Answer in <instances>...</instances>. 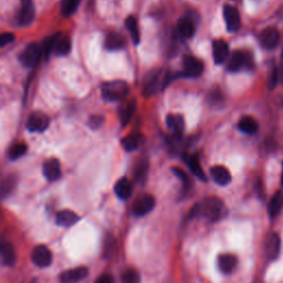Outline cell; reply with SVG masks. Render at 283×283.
Returning <instances> with one entry per match:
<instances>
[{"label":"cell","instance_id":"obj_19","mask_svg":"<svg viewBox=\"0 0 283 283\" xmlns=\"http://www.w3.org/2000/svg\"><path fill=\"white\" fill-rule=\"evenodd\" d=\"M125 38L117 32H111L105 38V48L108 51H117L123 49L125 46Z\"/></svg>","mask_w":283,"mask_h":283},{"label":"cell","instance_id":"obj_25","mask_svg":"<svg viewBox=\"0 0 283 283\" xmlns=\"http://www.w3.org/2000/svg\"><path fill=\"white\" fill-rule=\"evenodd\" d=\"M238 127H239L241 132L246 133V134L251 135V134H254V133H257L259 125L253 117L244 116V117H241L239 123H238Z\"/></svg>","mask_w":283,"mask_h":283},{"label":"cell","instance_id":"obj_6","mask_svg":"<svg viewBox=\"0 0 283 283\" xmlns=\"http://www.w3.org/2000/svg\"><path fill=\"white\" fill-rule=\"evenodd\" d=\"M50 124V119L42 112H34L27 121L28 131L34 133H41L48 128Z\"/></svg>","mask_w":283,"mask_h":283},{"label":"cell","instance_id":"obj_31","mask_svg":"<svg viewBox=\"0 0 283 283\" xmlns=\"http://www.w3.org/2000/svg\"><path fill=\"white\" fill-rule=\"evenodd\" d=\"M141 143V135L139 134H129L122 140V146L127 152H133L139 147Z\"/></svg>","mask_w":283,"mask_h":283},{"label":"cell","instance_id":"obj_7","mask_svg":"<svg viewBox=\"0 0 283 283\" xmlns=\"http://www.w3.org/2000/svg\"><path fill=\"white\" fill-rule=\"evenodd\" d=\"M155 198L152 195H148V194H144V195L140 196L135 200L134 205H133V212L134 215L142 217L147 215L152 212L155 207Z\"/></svg>","mask_w":283,"mask_h":283},{"label":"cell","instance_id":"obj_26","mask_svg":"<svg viewBox=\"0 0 283 283\" xmlns=\"http://www.w3.org/2000/svg\"><path fill=\"white\" fill-rule=\"evenodd\" d=\"M187 164L189 168H191L192 173L194 175L197 176L198 178L201 180H207V177H206L205 173L203 171V168L200 166V161H199V157H198L197 154H194L192 156L187 157Z\"/></svg>","mask_w":283,"mask_h":283},{"label":"cell","instance_id":"obj_38","mask_svg":"<svg viewBox=\"0 0 283 283\" xmlns=\"http://www.w3.org/2000/svg\"><path fill=\"white\" fill-rule=\"evenodd\" d=\"M104 123V117L102 115H92L90 119H88V125L92 129H98L102 126Z\"/></svg>","mask_w":283,"mask_h":283},{"label":"cell","instance_id":"obj_3","mask_svg":"<svg viewBox=\"0 0 283 283\" xmlns=\"http://www.w3.org/2000/svg\"><path fill=\"white\" fill-rule=\"evenodd\" d=\"M101 92H102L104 100L108 101V102H114V101L123 100L126 96L128 88L126 82H124V81L115 80L103 83Z\"/></svg>","mask_w":283,"mask_h":283},{"label":"cell","instance_id":"obj_39","mask_svg":"<svg viewBox=\"0 0 283 283\" xmlns=\"http://www.w3.org/2000/svg\"><path fill=\"white\" fill-rule=\"evenodd\" d=\"M173 172L181 181H183L185 187H189V186H191V180H189V177L187 176V174L183 171V169H180L178 167H174Z\"/></svg>","mask_w":283,"mask_h":283},{"label":"cell","instance_id":"obj_10","mask_svg":"<svg viewBox=\"0 0 283 283\" xmlns=\"http://www.w3.org/2000/svg\"><path fill=\"white\" fill-rule=\"evenodd\" d=\"M184 74L191 78H197L204 71V63L193 55H185L183 59Z\"/></svg>","mask_w":283,"mask_h":283},{"label":"cell","instance_id":"obj_28","mask_svg":"<svg viewBox=\"0 0 283 283\" xmlns=\"http://www.w3.org/2000/svg\"><path fill=\"white\" fill-rule=\"evenodd\" d=\"M125 25H126L127 30L129 31V35H131L133 42L135 44H139L141 40V35L139 30V23H137L136 18L133 17V16H129V17H127L126 20H125Z\"/></svg>","mask_w":283,"mask_h":283},{"label":"cell","instance_id":"obj_4","mask_svg":"<svg viewBox=\"0 0 283 283\" xmlns=\"http://www.w3.org/2000/svg\"><path fill=\"white\" fill-rule=\"evenodd\" d=\"M253 66L252 55L248 51H234L230 55L227 69L231 72H237L242 68H251Z\"/></svg>","mask_w":283,"mask_h":283},{"label":"cell","instance_id":"obj_30","mask_svg":"<svg viewBox=\"0 0 283 283\" xmlns=\"http://www.w3.org/2000/svg\"><path fill=\"white\" fill-rule=\"evenodd\" d=\"M71 51V42L68 37H63L60 35L58 38V41L55 43L54 47V53L58 55H67L70 53Z\"/></svg>","mask_w":283,"mask_h":283},{"label":"cell","instance_id":"obj_36","mask_svg":"<svg viewBox=\"0 0 283 283\" xmlns=\"http://www.w3.org/2000/svg\"><path fill=\"white\" fill-rule=\"evenodd\" d=\"M141 276L134 269H128L122 276V283H140Z\"/></svg>","mask_w":283,"mask_h":283},{"label":"cell","instance_id":"obj_18","mask_svg":"<svg viewBox=\"0 0 283 283\" xmlns=\"http://www.w3.org/2000/svg\"><path fill=\"white\" fill-rule=\"evenodd\" d=\"M238 260L237 258L233 256V254L225 253L221 254L218 258V266L222 273L225 274H230L232 271L237 268Z\"/></svg>","mask_w":283,"mask_h":283},{"label":"cell","instance_id":"obj_40","mask_svg":"<svg viewBox=\"0 0 283 283\" xmlns=\"http://www.w3.org/2000/svg\"><path fill=\"white\" fill-rule=\"evenodd\" d=\"M15 41V35L11 32H5L0 37V43H1V48L6 47L7 44H10Z\"/></svg>","mask_w":283,"mask_h":283},{"label":"cell","instance_id":"obj_22","mask_svg":"<svg viewBox=\"0 0 283 283\" xmlns=\"http://www.w3.org/2000/svg\"><path fill=\"white\" fill-rule=\"evenodd\" d=\"M79 220V216L71 210H61L56 213V224L62 227H71Z\"/></svg>","mask_w":283,"mask_h":283},{"label":"cell","instance_id":"obj_41","mask_svg":"<svg viewBox=\"0 0 283 283\" xmlns=\"http://www.w3.org/2000/svg\"><path fill=\"white\" fill-rule=\"evenodd\" d=\"M279 82V72L277 69H274V70L272 71V73H271V76H270V81H269V87L271 88H273L274 87L277 86Z\"/></svg>","mask_w":283,"mask_h":283},{"label":"cell","instance_id":"obj_20","mask_svg":"<svg viewBox=\"0 0 283 283\" xmlns=\"http://www.w3.org/2000/svg\"><path fill=\"white\" fill-rule=\"evenodd\" d=\"M167 127L174 133V135H181L185 128L184 117L179 114H169L166 117Z\"/></svg>","mask_w":283,"mask_h":283},{"label":"cell","instance_id":"obj_14","mask_svg":"<svg viewBox=\"0 0 283 283\" xmlns=\"http://www.w3.org/2000/svg\"><path fill=\"white\" fill-rule=\"evenodd\" d=\"M43 176L48 180L55 181L61 177V166H60V161L56 159H50L47 161H44L42 167Z\"/></svg>","mask_w":283,"mask_h":283},{"label":"cell","instance_id":"obj_33","mask_svg":"<svg viewBox=\"0 0 283 283\" xmlns=\"http://www.w3.org/2000/svg\"><path fill=\"white\" fill-rule=\"evenodd\" d=\"M27 145L23 144V143H17L13 145V146L10 147L9 152H8V156H9L10 159L16 160L20 159V157H22L23 155L27 153Z\"/></svg>","mask_w":283,"mask_h":283},{"label":"cell","instance_id":"obj_23","mask_svg":"<svg viewBox=\"0 0 283 283\" xmlns=\"http://www.w3.org/2000/svg\"><path fill=\"white\" fill-rule=\"evenodd\" d=\"M114 192L116 196L121 198V199L126 200L132 196L133 193V186L127 178H121L114 186Z\"/></svg>","mask_w":283,"mask_h":283},{"label":"cell","instance_id":"obj_43","mask_svg":"<svg viewBox=\"0 0 283 283\" xmlns=\"http://www.w3.org/2000/svg\"><path fill=\"white\" fill-rule=\"evenodd\" d=\"M281 184L283 186V167H282V175H281Z\"/></svg>","mask_w":283,"mask_h":283},{"label":"cell","instance_id":"obj_5","mask_svg":"<svg viewBox=\"0 0 283 283\" xmlns=\"http://www.w3.org/2000/svg\"><path fill=\"white\" fill-rule=\"evenodd\" d=\"M41 53L42 48L38 43H30L20 53L19 60L23 67L34 68L38 64L40 58H41Z\"/></svg>","mask_w":283,"mask_h":283},{"label":"cell","instance_id":"obj_1","mask_svg":"<svg viewBox=\"0 0 283 283\" xmlns=\"http://www.w3.org/2000/svg\"><path fill=\"white\" fill-rule=\"evenodd\" d=\"M198 213L212 222L219 221L227 215V208L217 197H207L198 205Z\"/></svg>","mask_w":283,"mask_h":283},{"label":"cell","instance_id":"obj_17","mask_svg":"<svg viewBox=\"0 0 283 283\" xmlns=\"http://www.w3.org/2000/svg\"><path fill=\"white\" fill-rule=\"evenodd\" d=\"M281 241L280 237L276 232L270 233L265 241V251L270 259H276L280 253Z\"/></svg>","mask_w":283,"mask_h":283},{"label":"cell","instance_id":"obj_24","mask_svg":"<svg viewBox=\"0 0 283 283\" xmlns=\"http://www.w3.org/2000/svg\"><path fill=\"white\" fill-rule=\"evenodd\" d=\"M283 209V193L277 192L274 194L273 197L271 198L269 206H268V212L271 218L277 217L279 213L281 212Z\"/></svg>","mask_w":283,"mask_h":283},{"label":"cell","instance_id":"obj_13","mask_svg":"<svg viewBox=\"0 0 283 283\" xmlns=\"http://www.w3.org/2000/svg\"><path fill=\"white\" fill-rule=\"evenodd\" d=\"M35 10L32 0H21V8L19 10L18 21L20 25L27 26L34 21Z\"/></svg>","mask_w":283,"mask_h":283},{"label":"cell","instance_id":"obj_42","mask_svg":"<svg viewBox=\"0 0 283 283\" xmlns=\"http://www.w3.org/2000/svg\"><path fill=\"white\" fill-rule=\"evenodd\" d=\"M95 283H114V280H113V278L111 276H108V274H104V276L100 277Z\"/></svg>","mask_w":283,"mask_h":283},{"label":"cell","instance_id":"obj_2","mask_svg":"<svg viewBox=\"0 0 283 283\" xmlns=\"http://www.w3.org/2000/svg\"><path fill=\"white\" fill-rule=\"evenodd\" d=\"M173 79V75L169 72L164 70H154L149 72L144 80L143 84V94L145 96L155 95L159 90L168 86Z\"/></svg>","mask_w":283,"mask_h":283},{"label":"cell","instance_id":"obj_12","mask_svg":"<svg viewBox=\"0 0 283 283\" xmlns=\"http://www.w3.org/2000/svg\"><path fill=\"white\" fill-rule=\"evenodd\" d=\"M88 273V270L86 266H79V268L67 270L60 274V283H78L86 279Z\"/></svg>","mask_w":283,"mask_h":283},{"label":"cell","instance_id":"obj_8","mask_svg":"<svg viewBox=\"0 0 283 283\" xmlns=\"http://www.w3.org/2000/svg\"><path fill=\"white\" fill-rule=\"evenodd\" d=\"M31 259L34 264L39 268H47L52 262V253L48 247L39 245L32 250Z\"/></svg>","mask_w":283,"mask_h":283},{"label":"cell","instance_id":"obj_34","mask_svg":"<svg viewBox=\"0 0 283 283\" xmlns=\"http://www.w3.org/2000/svg\"><path fill=\"white\" fill-rule=\"evenodd\" d=\"M60 34H56L54 35H52V37L47 38L44 40L43 42V46H42V52L46 55V58L50 55L51 52L54 51V47H55V43L58 41V38H59Z\"/></svg>","mask_w":283,"mask_h":283},{"label":"cell","instance_id":"obj_29","mask_svg":"<svg viewBox=\"0 0 283 283\" xmlns=\"http://www.w3.org/2000/svg\"><path fill=\"white\" fill-rule=\"evenodd\" d=\"M136 103L135 101H128V102L125 103L122 107H121L120 115H121V121H122L123 125L128 124L129 121H131L132 116L134 115Z\"/></svg>","mask_w":283,"mask_h":283},{"label":"cell","instance_id":"obj_37","mask_svg":"<svg viewBox=\"0 0 283 283\" xmlns=\"http://www.w3.org/2000/svg\"><path fill=\"white\" fill-rule=\"evenodd\" d=\"M16 178L15 176H7V178L3 180L2 183V195L6 196L8 194H10L11 191L15 188L16 185Z\"/></svg>","mask_w":283,"mask_h":283},{"label":"cell","instance_id":"obj_15","mask_svg":"<svg viewBox=\"0 0 283 283\" xmlns=\"http://www.w3.org/2000/svg\"><path fill=\"white\" fill-rule=\"evenodd\" d=\"M212 55L216 64L224 63L229 56L228 43L221 39L215 40L212 43Z\"/></svg>","mask_w":283,"mask_h":283},{"label":"cell","instance_id":"obj_16","mask_svg":"<svg viewBox=\"0 0 283 283\" xmlns=\"http://www.w3.org/2000/svg\"><path fill=\"white\" fill-rule=\"evenodd\" d=\"M210 175L212 178L217 185L219 186H227L231 181V174L225 166L221 165H216L210 169Z\"/></svg>","mask_w":283,"mask_h":283},{"label":"cell","instance_id":"obj_27","mask_svg":"<svg viewBox=\"0 0 283 283\" xmlns=\"http://www.w3.org/2000/svg\"><path fill=\"white\" fill-rule=\"evenodd\" d=\"M1 259L2 264L8 266H11L16 264L17 257H16V251L14 247L10 244H3L1 246Z\"/></svg>","mask_w":283,"mask_h":283},{"label":"cell","instance_id":"obj_35","mask_svg":"<svg viewBox=\"0 0 283 283\" xmlns=\"http://www.w3.org/2000/svg\"><path fill=\"white\" fill-rule=\"evenodd\" d=\"M148 171V163L146 160H141L137 163L136 167H135V171H134V176H135V179L136 180H143L145 178V176H146Z\"/></svg>","mask_w":283,"mask_h":283},{"label":"cell","instance_id":"obj_32","mask_svg":"<svg viewBox=\"0 0 283 283\" xmlns=\"http://www.w3.org/2000/svg\"><path fill=\"white\" fill-rule=\"evenodd\" d=\"M81 0H62L61 1V14L64 17L73 15L78 9Z\"/></svg>","mask_w":283,"mask_h":283},{"label":"cell","instance_id":"obj_11","mask_svg":"<svg viewBox=\"0 0 283 283\" xmlns=\"http://www.w3.org/2000/svg\"><path fill=\"white\" fill-rule=\"evenodd\" d=\"M260 42L262 47L268 50H273L280 42V32L274 27H268L261 32Z\"/></svg>","mask_w":283,"mask_h":283},{"label":"cell","instance_id":"obj_9","mask_svg":"<svg viewBox=\"0 0 283 283\" xmlns=\"http://www.w3.org/2000/svg\"><path fill=\"white\" fill-rule=\"evenodd\" d=\"M222 13H224V19L228 31L236 32L237 30H239L241 26V19L237 8L231 5H225Z\"/></svg>","mask_w":283,"mask_h":283},{"label":"cell","instance_id":"obj_21","mask_svg":"<svg viewBox=\"0 0 283 283\" xmlns=\"http://www.w3.org/2000/svg\"><path fill=\"white\" fill-rule=\"evenodd\" d=\"M195 23L192 19L189 18H181L178 23H177V32L180 37L189 39L192 38L194 35H195Z\"/></svg>","mask_w":283,"mask_h":283}]
</instances>
